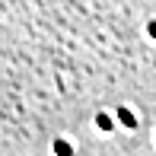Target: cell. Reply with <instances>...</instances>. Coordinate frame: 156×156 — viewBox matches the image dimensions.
Segmentation results:
<instances>
[{
  "label": "cell",
  "instance_id": "1",
  "mask_svg": "<svg viewBox=\"0 0 156 156\" xmlns=\"http://www.w3.org/2000/svg\"><path fill=\"white\" fill-rule=\"evenodd\" d=\"M115 118H118V124H121V127H137V115H134L127 105H118Z\"/></svg>",
  "mask_w": 156,
  "mask_h": 156
},
{
  "label": "cell",
  "instance_id": "2",
  "mask_svg": "<svg viewBox=\"0 0 156 156\" xmlns=\"http://www.w3.org/2000/svg\"><path fill=\"white\" fill-rule=\"evenodd\" d=\"M51 153H54V156H73V147H70L64 137H58V140L51 144Z\"/></svg>",
  "mask_w": 156,
  "mask_h": 156
},
{
  "label": "cell",
  "instance_id": "3",
  "mask_svg": "<svg viewBox=\"0 0 156 156\" xmlns=\"http://www.w3.org/2000/svg\"><path fill=\"white\" fill-rule=\"evenodd\" d=\"M96 127H99V131H105V134L115 131V118L105 115V112H99V115H96Z\"/></svg>",
  "mask_w": 156,
  "mask_h": 156
},
{
  "label": "cell",
  "instance_id": "4",
  "mask_svg": "<svg viewBox=\"0 0 156 156\" xmlns=\"http://www.w3.org/2000/svg\"><path fill=\"white\" fill-rule=\"evenodd\" d=\"M150 35H153V38H156V23H150Z\"/></svg>",
  "mask_w": 156,
  "mask_h": 156
}]
</instances>
